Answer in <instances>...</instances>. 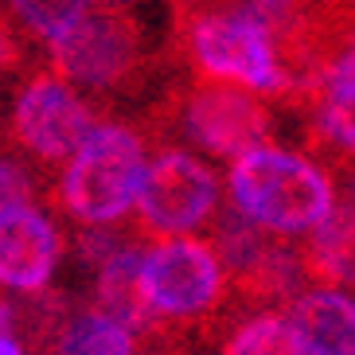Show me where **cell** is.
Wrapping results in <instances>:
<instances>
[{
  "label": "cell",
  "instance_id": "5bb4252c",
  "mask_svg": "<svg viewBox=\"0 0 355 355\" xmlns=\"http://www.w3.org/2000/svg\"><path fill=\"white\" fill-rule=\"evenodd\" d=\"M94 309L110 320H117L129 332L164 340V324L157 320L153 304L145 293V277H141V254L133 246L117 250L110 261L98 266V285H94Z\"/></svg>",
  "mask_w": 355,
  "mask_h": 355
},
{
  "label": "cell",
  "instance_id": "7402d4cb",
  "mask_svg": "<svg viewBox=\"0 0 355 355\" xmlns=\"http://www.w3.org/2000/svg\"><path fill=\"white\" fill-rule=\"evenodd\" d=\"M164 355H188V352H176V347H168V352Z\"/></svg>",
  "mask_w": 355,
  "mask_h": 355
},
{
  "label": "cell",
  "instance_id": "8992f818",
  "mask_svg": "<svg viewBox=\"0 0 355 355\" xmlns=\"http://www.w3.org/2000/svg\"><path fill=\"white\" fill-rule=\"evenodd\" d=\"M172 117L199 148L223 160H239L242 153L266 145V137L273 133V114L258 94L211 78H196L188 90H172L164 105L148 117V125L157 129Z\"/></svg>",
  "mask_w": 355,
  "mask_h": 355
},
{
  "label": "cell",
  "instance_id": "3957f363",
  "mask_svg": "<svg viewBox=\"0 0 355 355\" xmlns=\"http://www.w3.org/2000/svg\"><path fill=\"white\" fill-rule=\"evenodd\" d=\"M145 133L121 121L98 125L71 153L55 184V203L83 227H110L125 219L145 176Z\"/></svg>",
  "mask_w": 355,
  "mask_h": 355
},
{
  "label": "cell",
  "instance_id": "4fadbf2b",
  "mask_svg": "<svg viewBox=\"0 0 355 355\" xmlns=\"http://www.w3.org/2000/svg\"><path fill=\"white\" fill-rule=\"evenodd\" d=\"M285 309L304 355H355V297L340 289H309Z\"/></svg>",
  "mask_w": 355,
  "mask_h": 355
},
{
  "label": "cell",
  "instance_id": "5b68a950",
  "mask_svg": "<svg viewBox=\"0 0 355 355\" xmlns=\"http://www.w3.org/2000/svg\"><path fill=\"white\" fill-rule=\"evenodd\" d=\"M141 277L153 313L172 336L215 316L227 297V270L203 239H160L141 258Z\"/></svg>",
  "mask_w": 355,
  "mask_h": 355
},
{
  "label": "cell",
  "instance_id": "603a6c76",
  "mask_svg": "<svg viewBox=\"0 0 355 355\" xmlns=\"http://www.w3.org/2000/svg\"><path fill=\"white\" fill-rule=\"evenodd\" d=\"M110 4H117V0H110Z\"/></svg>",
  "mask_w": 355,
  "mask_h": 355
},
{
  "label": "cell",
  "instance_id": "52a82bcc",
  "mask_svg": "<svg viewBox=\"0 0 355 355\" xmlns=\"http://www.w3.org/2000/svg\"><path fill=\"white\" fill-rule=\"evenodd\" d=\"M273 51L289 78V105H309L324 74L355 51V0H285Z\"/></svg>",
  "mask_w": 355,
  "mask_h": 355
},
{
  "label": "cell",
  "instance_id": "ffe728a7",
  "mask_svg": "<svg viewBox=\"0 0 355 355\" xmlns=\"http://www.w3.org/2000/svg\"><path fill=\"white\" fill-rule=\"evenodd\" d=\"M28 63V43L20 35V24L0 8V74H16Z\"/></svg>",
  "mask_w": 355,
  "mask_h": 355
},
{
  "label": "cell",
  "instance_id": "2e32d148",
  "mask_svg": "<svg viewBox=\"0 0 355 355\" xmlns=\"http://www.w3.org/2000/svg\"><path fill=\"white\" fill-rule=\"evenodd\" d=\"M223 355H304V347L297 344L285 316L258 313L250 320H242L239 328H230Z\"/></svg>",
  "mask_w": 355,
  "mask_h": 355
},
{
  "label": "cell",
  "instance_id": "30bf717a",
  "mask_svg": "<svg viewBox=\"0 0 355 355\" xmlns=\"http://www.w3.org/2000/svg\"><path fill=\"white\" fill-rule=\"evenodd\" d=\"M63 258V234L32 203L0 211V285L12 293H35L47 285Z\"/></svg>",
  "mask_w": 355,
  "mask_h": 355
},
{
  "label": "cell",
  "instance_id": "44dd1931",
  "mask_svg": "<svg viewBox=\"0 0 355 355\" xmlns=\"http://www.w3.org/2000/svg\"><path fill=\"white\" fill-rule=\"evenodd\" d=\"M0 355H28V352H24L20 340H12V336H0Z\"/></svg>",
  "mask_w": 355,
  "mask_h": 355
},
{
  "label": "cell",
  "instance_id": "e0dca14e",
  "mask_svg": "<svg viewBox=\"0 0 355 355\" xmlns=\"http://www.w3.org/2000/svg\"><path fill=\"white\" fill-rule=\"evenodd\" d=\"M86 8H90V0H4V12L28 35H35L43 43L63 35Z\"/></svg>",
  "mask_w": 355,
  "mask_h": 355
},
{
  "label": "cell",
  "instance_id": "d6986e66",
  "mask_svg": "<svg viewBox=\"0 0 355 355\" xmlns=\"http://www.w3.org/2000/svg\"><path fill=\"white\" fill-rule=\"evenodd\" d=\"M32 196H35L32 172H28L20 160L0 157V211L16 207V203H32Z\"/></svg>",
  "mask_w": 355,
  "mask_h": 355
},
{
  "label": "cell",
  "instance_id": "ba28073f",
  "mask_svg": "<svg viewBox=\"0 0 355 355\" xmlns=\"http://www.w3.org/2000/svg\"><path fill=\"white\" fill-rule=\"evenodd\" d=\"M133 230L145 239H176L203 227L219 211V176L215 168L184 148H164L141 176L133 199Z\"/></svg>",
  "mask_w": 355,
  "mask_h": 355
},
{
  "label": "cell",
  "instance_id": "ac0fdd59",
  "mask_svg": "<svg viewBox=\"0 0 355 355\" xmlns=\"http://www.w3.org/2000/svg\"><path fill=\"white\" fill-rule=\"evenodd\" d=\"M129 246V230H110V227H90L86 234H78V258L86 266H102L110 261L117 250H125Z\"/></svg>",
  "mask_w": 355,
  "mask_h": 355
},
{
  "label": "cell",
  "instance_id": "277c9868",
  "mask_svg": "<svg viewBox=\"0 0 355 355\" xmlns=\"http://www.w3.org/2000/svg\"><path fill=\"white\" fill-rule=\"evenodd\" d=\"M145 28L121 4H90L63 35L47 43V67L67 86L94 94L133 90L145 74Z\"/></svg>",
  "mask_w": 355,
  "mask_h": 355
},
{
  "label": "cell",
  "instance_id": "9c48e42d",
  "mask_svg": "<svg viewBox=\"0 0 355 355\" xmlns=\"http://www.w3.org/2000/svg\"><path fill=\"white\" fill-rule=\"evenodd\" d=\"M98 129V110L78 98L63 78L35 71L20 86L8 114V141L40 168L71 160V153Z\"/></svg>",
  "mask_w": 355,
  "mask_h": 355
},
{
  "label": "cell",
  "instance_id": "6da1fadb",
  "mask_svg": "<svg viewBox=\"0 0 355 355\" xmlns=\"http://www.w3.org/2000/svg\"><path fill=\"white\" fill-rule=\"evenodd\" d=\"M172 43L196 78L234 83L258 98H289L270 32L239 0H172Z\"/></svg>",
  "mask_w": 355,
  "mask_h": 355
},
{
  "label": "cell",
  "instance_id": "7a4b0ae2",
  "mask_svg": "<svg viewBox=\"0 0 355 355\" xmlns=\"http://www.w3.org/2000/svg\"><path fill=\"white\" fill-rule=\"evenodd\" d=\"M227 191L239 215L282 239L309 234L336 203V184L324 168L273 145H258L230 160Z\"/></svg>",
  "mask_w": 355,
  "mask_h": 355
},
{
  "label": "cell",
  "instance_id": "8fae6325",
  "mask_svg": "<svg viewBox=\"0 0 355 355\" xmlns=\"http://www.w3.org/2000/svg\"><path fill=\"white\" fill-rule=\"evenodd\" d=\"M309 145L336 172L355 164V51L324 74L316 98L309 102Z\"/></svg>",
  "mask_w": 355,
  "mask_h": 355
},
{
  "label": "cell",
  "instance_id": "9a60e30c",
  "mask_svg": "<svg viewBox=\"0 0 355 355\" xmlns=\"http://www.w3.org/2000/svg\"><path fill=\"white\" fill-rule=\"evenodd\" d=\"M51 355H137V336L98 309H86L59 328Z\"/></svg>",
  "mask_w": 355,
  "mask_h": 355
},
{
  "label": "cell",
  "instance_id": "7c38bea8",
  "mask_svg": "<svg viewBox=\"0 0 355 355\" xmlns=\"http://www.w3.org/2000/svg\"><path fill=\"white\" fill-rule=\"evenodd\" d=\"M304 282L316 289H355V203H332V211L297 246Z\"/></svg>",
  "mask_w": 355,
  "mask_h": 355
}]
</instances>
